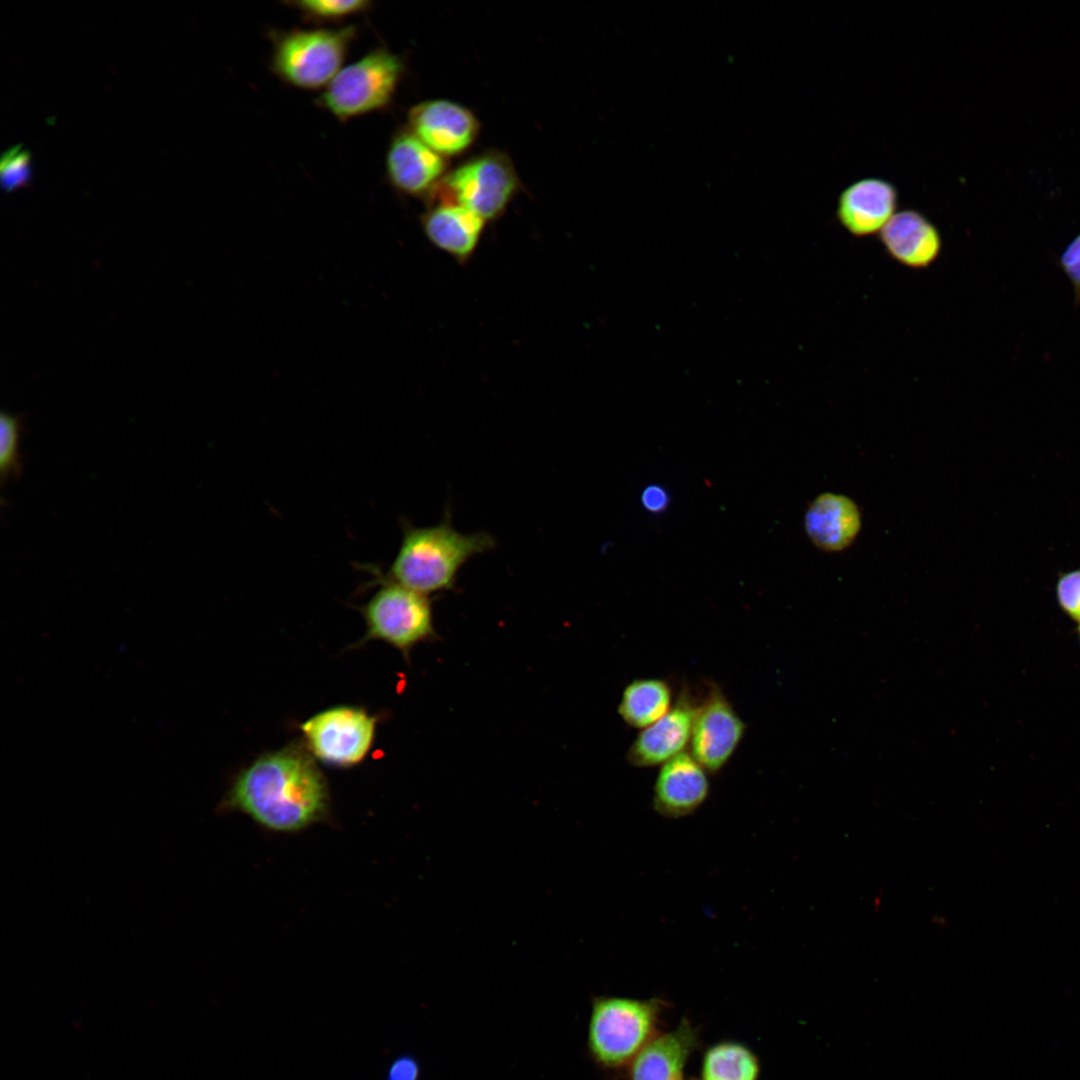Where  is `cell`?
<instances>
[{
    "label": "cell",
    "instance_id": "21",
    "mask_svg": "<svg viewBox=\"0 0 1080 1080\" xmlns=\"http://www.w3.org/2000/svg\"><path fill=\"white\" fill-rule=\"evenodd\" d=\"M23 417L2 412L0 415V472L4 486L10 480H16L22 473L20 439L23 430Z\"/></svg>",
    "mask_w": 1080,
    "mask_h": 1080
},
{
    "label": "cell",
    "instance_id": "24",
    "mask_svg": "<svg viewBox=\"0 0 1080 1080\" xmlns=\"http://www.w3.org/2000/svg\"><path fill=\"white\" fill-rule=\"evenodd\" d=\"M1056 597L1061 610L1080 623V569L1062 574L1056 584Z\"/></svg>",
    "mask_w": 1080,
    "mask_h": 1080
},
{
    "label": "cell",
    "instance_id": "12",
    "mask_svg": "<svg viewBox=\"0 0 1080 1080\" xmlns=\"http://www.w3.org/2000/svg\"><path fill=\"white\" fill-rule=\"evenodd\" d=\"M385 164L392 186L410 196H429L446 170L444 156L428 147L409 129L394 135Z\"/></svg>",
    "mask_w": 1080,
    "mask_h": 1080
},
{
    "label": "cell",
    "instance_id": "14",
    "mask_svg": "<svg viewBox=\"0 0 1080 1080\" xmlns=\"http://www.w3.org/2000/svg\"><path fill=\"white\" fill-rule=\"evenodd\" d=\"M878 235L887 255L909 269L928 268L942 251L939 229L916 209L897 211Z\"/></svg>",
    "mask_w": 1080,
    "mask_h": 1080
},
{
    "label": "cell",
    "instance_id": "26",
    "mask_svg": "<svg viewBox=\"0 0 1080 1080\" xmlns=\"http://www.w3.org/2000/svg\"><path fill=\"white\" fill-rule=\"evenodd\" d=\"M420 1066L411 1055H401L390 1064L385 1080H418Z\"/></svg>",
    "mask_w": 1080,
    "mask_h": 1080
},
{
    "label": "cell",
    "instance_id": "10",
    "mask_svg": "<svg viewBox=\"0 0 1080 1080\" xmlns=\"http://www.w3.org/2000/svg\"><path fill=\"white\" fill-rule=\"evenodd\" d=\"M408 129L442 156L467 150L478 136L479 123L470 110L443 99L419 103L408 113Z\"/></svg>",
    "mask_w": 1080,
    "mask_h": 1080
},
{
    "label": "cell",
    "instance_id": "25",
    "mask_svg": "<svg viewBox=\"0 0 1080 1080\" xmlns=\"http://www.w3.org/2000/svg\"><path fill=\"white\" fill-rule=\"evenodd\" d=\"M1059 266L1070 281L1074 291V303L1080 304V233L1065 247L1059 257Z\"/></svg>",
    "mask_w": 1080,
    "mask_h": 1080
},
{
    "label": "cell",
    "instance_id": "6",
    "mask_svg": "<svg viewBox=\"0 0 1080 1080\" xmlns=\"http://www.w3.org/2000/svg\"><path fill=\"white\" fill-rule=\"evenodd\" d=\"M519 186L511 160L492 151L470 159L446 174L429 195L437 202H454L485 221L501 215Z\"/></svg>",
    "mask_w": 1080,
    "mask_h": 1080
},
{
    "label": "cell",
    "instance_id": "27",
    "mask_svg": "<svg viewBox=\"0 0 1080 1080\" xmlns=\"http://www.w3.org/2000/svg\"><path fill=\"white\" fill-rule=\"evenodd\" d=\"M640 501L646 511L660 514L669 506L670 497L663 486L651 484L642 491Z\"/></svg>",
    "mask_w": 1080,
    "mask_h": 1080
},
{
    "label": "cell",
    "instance_id": "19",
    "mask_svg": "<svg viewBox=\"0 0 1080 1080\" xmlns=\"http://www.w3.org/2000/svg\"><path fill=\"white\" fill-rule=\"evenodd\" d=\"M673 705L672 690L667 681L635 679L624 688L618 713L627 725L642 730L665 716Z\"/></svg>",
    "mask_w": 1080,
    "mask_h": 1080
},
{
    "label": "cell",
    "instance_id": "20",
    "mask_svg": "<svg viewBox=\"0 0 1080 1080\" xmlns=\"http://www.w3.org/2000/svg\"><path fill=\"white\" fill-rule=\"evenodd\" d=\"M760 1061L745 1043L721 1040L704 1050L696 1080H758Z\"/></svg>",
    "mask_w": 1080,
    "mask_h": 1080
},
{
    "label": "cell",
    "instance_id": "5",
    "mask_svg": "<svg viewBox=\"0 0 1080 1080\" xmlns=\"http://www.w3.org/2000/svg\"><path fill=\"white\" fill-rule=\"evenodd\" d=\"M403 71L398 55L374 49L342 68L317 103L340 121L382 110L391 103Z\"/></svg>",
    "mask_w": 1080,
    "mask_h": 1080
},
{
    "label": "cell",
    "instance_id": "15",
    "mask_svg": "<svg viewBox=\"0 0 1080 1080\" xmlns=\"http://www.w3.org/2000/svg\"><path fill=\"white\" fill-rule=\"evenodd\" d=\"M707 773L690 752L662 764L654 784V809L671 819L695 812L709 794Z\"/></svg>",
    "mask_w": 1080,
    "mask_h": 1080
},
{
    "label": "cell",
    "instance_id": "9",
    "mask_svg": "<svg viewBox=\"0 0 1080 1080\" xmlns=\"http://www.w3.org/2000/svg\"><path fill=\"white\" fill-rule=\"evenodd\" d=\"M746 730V724L718 687H712L697 705L690 754L711 774L718 773L731 759Z\"/></svg>",
    "mask_w": 1080,
    "mask_h": 1080
},
{
    "label": "cell",
    "instance_id": "2",
    "mask_svg": "<svg viewBox=\"0 0 1080 1080\" xmlns=\"http://www.w3.org/2000/svg\"><path fill=\"white\" fill-rule=\"evenodd\" d=\"M494 546L491 535L461 533L452 527L448 517L430 527L405 523L388 579L425 595L449 590L470 558Z\"/></svg>",
    "mask_w": 1080,
    "mask_h": 1080
},
{
    "label": "cell",
    "instance_id": "3",
    "mask_svg": "<svg viewBox=\"0 0 1080 1080\" xmlns=\"http://www.w3.org/2000/svg\"><path fill=\"white\" fill-rule=\"evenodd\" d=\"M668 1006L659 997H594L587 1029L591 1059L604 1071L627 1073L637 1055L660 1033L661 1016Z\"/></svg>",
    "mask_w": 1080,
    "mask_h": 1080
},
{
    "label": "cell",
    "instance_id": "13",
    "mask_svg": "<svg viewBox=\"0 0 1080 1080\" xmlns=\"http://www.w3.org/2000/svg\"><path fill=\"white\" fill-rule=\"evenodd\" d=\"M696 708L688 694L679 695L665 716L639 732L627 751V761L634 767H653L684 752Z\"/></svg>",
    "mask_w": 1080,
    "mask_h": 1080
},
{
    "label": "cell",
    "instance_id": "7",
    "mask_svg": "<svg viewBox=\"0 0 1080 1080\" xmlns=\"http://www.w3.org/2000/svg\"><path fill=\"white\" fill-rule=\"evenodd\" d=\"M367 640H382L407 656L420 642L434 636L428 595L386 580L362 607Z\"/></svg>",
    "mask_w": 1080,
    "mask_h": 1080
},
{
    "label": "cell",
    "instance_id": "23",
    "mask_svg": "<svg viewBox=\"0 0 1080 1080\" xmlns=\"http://www.w3.org/2000/svg\"><path fill=\"white\" fill-rule=\"evenodd\" d=\"M1 183L6 192L24 187L30 182L32 174L31 156L22 146H15L6 151L0 165Z\"/></svg>",
    "mask_w": 1080,
    "mask_h": 1080
},
{
    "label": "cell",
    "instance_id": "28",
    "mask_svg": "<svg viewBox=\"0 0 1080 1080\" xmlns=\"http://www.w3.org/2000/svg\"><path fill=\"white\" fill-rule=\"evenodd\" d=\"M1078 635H1079V640H1080V623L1078 624Z\"/></svg>",
    "mask_w": 1080,
    "mask_h": 1080
},
{
    "label": "cell",
    "instance_id": "1",
    "mask_svg": "<svg viewBox=\"0 0 1080 1080\" xmlns=\"http://www.w3.org/2000/svg\"><path fill=\"white\" fill-rule=\"evenodd\" d=\"M327 802L326 782L313 757L292 745L243 769L218 810H238L269 829L292 832L319 820Z\"/></svg>",
    "mask_w": 1080,
    "mask_h": 1080
},
{
    "label": "cell",
    "instance_id": "8",
    "mask_svg": "<svg viewBox=\"0 0 1080 1080\" xmlns=\"http://www.w3.org/2000/svg\"><path fill=\"white\" fill-rule=\"evenodd\" d=\"M306 746L324 764L351 767L368 755L376 718L354 706H335L306 720L300 727Z\"/></svg>",
    "mask_w": 1080,
    "mask_h": 1080
},
{
    "label": "cell",
    "instance_id": "22",
    "mask_svg": "<svg viewBox=\"0 0 1080 1080\" xmlns=\"http://www.w3.org/2000/svg\"><path fill=\"white\" fill-rule=\"evenodd\" d=\"M287 6L298 10L314 22H339L352 15L366 12L371 2L366 0H304L288 1Z\"/></svg>",
    "mask_w": 1080,
    "mask_h": 1080
},
{
    "label": "cell",
    "instance_id": "16",
    "mask_svg": "<svg viewBox=\"0 0 1080 1080\" xmlns=\"http://www.w3.org/2000/svg\"><path fill=\"white\" fill-rule=\"evenodd\" d=\"M699 1030L682 1018L671 1031L660 1032L630 1065L629 1080H686L685 1067L700 1046Z\"/></svg>",
    "mask_w": 1080,
    "mask_h": 1080
},
{
    "label": "cell",
    "instance_id": "17",
    "mask_svg": "<svg viewBox=\"0 0 1080 1080\" xmlns=\"http://www.w3.org/2000/svg\"><path fill=\"white\" fill-rule=\"evenodd\" d=\"M861 513L849 497L823 493L808 506L804 527L810 541L825 552L848 548L861 529Z\"/></svg>",
    "mask_w": 1080,
    "mask_h": 1080
},
{
    "label": "cell",
    "instance_id": "4",
    "mask_svg": "<svg viewBox=\"0 0 1080 1080\" xmlns=\"http://www.w3.org/2000/svg\"><path fill=\"white\" fill-rule=\"evenodd\" d=\"M357 29H292L273 36L271 69L283 82L303 90L326 87L342 69Z\"/></svg>",
    "mask_w": 1080,
    "mask_h": 1080
},
{
    "label": "cell",
    "instance_id": "18",
    "mask_svg": "<svg viewBox=\"0 0 1080 1080\" xmlns=\"http://www.w3.org/2000/svg\"><path fill=\"white\" fill-rule=\"evenodd\" d=\"M485 220L454 202H437L422 218L427 238L448 254L465 259L478 245Z\"/></svg>",
    "mask_w": 1080,
    "mask_h": 1080
},
{
    "label": "cell",
    "instance_id": "11",
    "mask_svg": "<svg viewBox=\"0 0 1080 1080\" xmlns=\"http://www.w3.org/2000/svg\"><path fill=\"white\" fill-rule=\"evenodd\" d=\"M899 192L882 177H862L839 194L836 218L852 236L866 238L879 234L898 211Z\"/></svg>",
    "mask_w": 1080,
    "mask_h": 1080
}]
</instances>
